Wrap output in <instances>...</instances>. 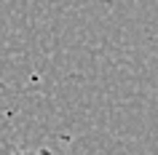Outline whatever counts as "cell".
Instances as JSON below:
<instances>
[{"mask_svg":"<svg viewBox=\"0 0 158 155\" xmlns=\"http://www.w3.org/2000/svg\"><path fill=\"white\" fill-rule=\"evenodd\" d=\"M14 155H54V153H48V150H19Z\"/></svg>","mask_w":158,"mask_h":155,"instance_id":"cell-1","label":"cell"}]
</instances>
